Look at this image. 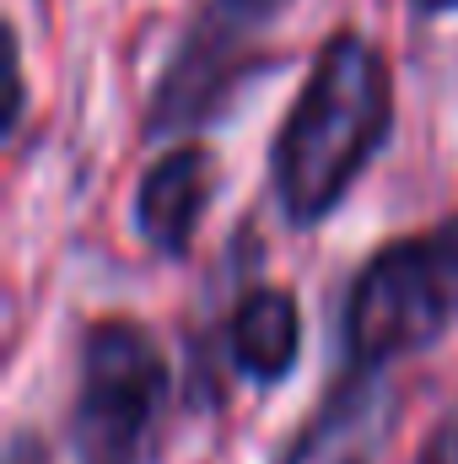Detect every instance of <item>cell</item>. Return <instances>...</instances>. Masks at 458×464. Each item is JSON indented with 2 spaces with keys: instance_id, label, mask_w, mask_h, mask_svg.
<instances>
[{
  "instance_id": "6da1fadb",
  "label": "cell",
  "mask_w": 458,
  "mask_h": 464,
  "mask_svg": "<svg viewBox=\"0 0 458 464\" xmlns=\"http://www.w3.org/2000/svg\"><path fill=\"white\" fill-rule=\"evenodd\" d=\"M394 124V82L388 60L361 38V33H335L291 114L275 135V195L291 227H319L361 179V168L377 157Z\"/></svg>"
},
{
  "instance_id": "7a4b0ae2",
  "label": "cell",
  "mask_w": 458,
  "mask_h": 464,
  "mask_svg": "<svg viewBox=\"0 0 458 464\" xmlns=\"http://www.w3.org/2000/svg\"><path fill=\"white\" fill-rule=\"evenodd\" d=\"M458 324V217L443 227L383 243L345 292L340 341L350 367H388L437 346Z\"/></svg>"
},
{
  "instance_id": "3957f363",
  "label": "cell",
  "mask_w": 458,
  "mask_h": 464,
  "mask_svg": "<svg viewBox=\"0 0 458 464\" xmlns=\"http://www.w3.org/2000/svg\"><path fill=\"white\" fill-rule=\"evenodd\" d=\"M167 411V356L140 324H92L81 341V389L71 411L76 464H146Z\"/></svg>"
},
{
  "instance_id": "277c9868",
  "label": "cell",
  "mask_w": 458,
  "mask_h": 464,
  "mask_svg": "<svg viewBox=\"0 0 458 464\" xmlns=\"http://www.w3.org/2000/svg\"><path fill=\"white\" fill-rule=\"evenodd\" d=\"M253 33L232 27L222 16L200 11V22L189 27V38L178 44L157 103H151V135H173V130H200L237 98V87L253 71Z\"/></svg>"
},
{
  "instance_id": "5b68a950",
  "label": "cell",
  "mask_w": 458,
  "mask_h": 464,
  "mask_svg": "<svg viewBox=\"0 0 458 464\" xmlns=\"http://www.w3.org/2000/svg\"><path fill=\"white\" fill-rule=\"evenodd\" d=\"M388 438V389L367 367H345L281 464H377Z\"/></svg>"
},
{
  "instance_id": "8992f818",
  "label": "cell",
  "mask_w": 458,
  "mask_h": 464,
  "mask_svg": "<svg viewBox=\"0 0 458 464\" xmlns=\"http://www.w3.org/2000/svg\"><path fill=\"white\" fill-rule=\"evenodd\" d=\"M216 189V168L205 146H178L167 151L135 189V227L151 248L162 254H184L195 243V227L211 206Z\"/></svg>"
},
{
  "instance_id": "52a82bcc",
  "label": "cell",
  "mask_w": 458,
  "mask_h": 464,
  "mask_svg": "<svg viewBox=\"0 0 458 464\" xmlns=\"http://www.w3.org/2000/svg\"><path fill=\"white\" fill-rule=\"evenodd\" d=\"M232 362L253 378V383H281L297 356H302V314H297V297L281 292V286H259L237 303L227 330Z\"/></svg>"
},
{
  "instance_id": "ba28073f",
  "label": "cell",
  "mask_w": 458,
  "mask_h": 464,
  "mask_svg": "<svg viewBox=\"0 0 458 464\" xmlns=\"http://www.w3.org/2000/svg\"><path fill=\"white\" fill-rule=\"evenodd\" d=\"M205 11L222 16V22H232V27H243V33H259L264 22H275V16L286 11V0H211Z\"/></svg>"
},
{
  "instance_id": "9c48e42d",
  "label": "cell",
  "mask_w": 458,
  "mask_h": 464,
  "mask_svg": "<svg viewBox=\"0 0 458 464\" xmlns=\"http://www.w3.org/2000/svg\"><path fill=\"white\" fill-rule=\"evenodd\" d=\"M5 464H49V454L38 449V438L16 432V438H11V449H5Z\"/></svg>"
},
{
  "instance_id": "30bf717a",
  "label": "cell",
  "mask_w": 458,
  "mask_h": 464,
  "mask_svg": "<svg viewBox=\"0 0 458 464\" xmlns=\"http://www.w3.org/2000/svg\"><path fill=\"white\" fill-rule=\"evenodd\" d=\"M421 464H458V454H453V438H437L426 454H421Z\"/></svg>"
},
{
  "instance_id": "8fae6325",
  "label": "cell",
  "mask_w": 458,
  "mask_h": 464,
  "mask_svg": "<svg viewBox=\"0 0 458 464\" xmlns=\"http://www.w3.org/2000/svg\"><path fill=\"white\" fill-rule=\"evenodd\" d=\"M421 16H448V11H458V0H410Z\"/></svg>"
},
{
  "instance_id": "7c38bea8",
  "label": "cell",
  "mask_w": 458,
  "mask_h": 464,
  "mask_svg": "<svg viewBox=\"0 0 458 464\" xmlns=\"http://www.w3.org/2000/svg\"><path fill=\"white\" fill-rule=\"evenodd\" d=\"M453 454H458V438H453Z\"/></svg>"
}]
</instances>
